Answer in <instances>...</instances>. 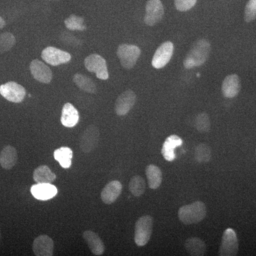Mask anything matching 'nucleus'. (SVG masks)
Listing matches in <instances>:
<instances>
[{
	"label": "nucleus",
	"mask_w": 256,
	"mask_h": 256,
	"mask_svg": "<svg viewBox=\"0 0 256 256\" xmlns=\"http://www.w3.org/2000/svg\"><path fill=\"white\" fill-rule=\"evenodd\" d=\"M194 156L195 159L198 162H208L212 159V149L206 144H200L195 149Z\"/></svg>",
	"instance_id": "obj_29"
},
{
	"label": "nucleus",
	"mask_w": 256,
	"mask_h": 256,
	"mask_svg": "<svg viewBox=\"0 0 256 256\" xmlns=\"http://www.w3.org/2000/svg\"><path fill=\"white\" fill-rule=\"evenodd\" d=\"M100 132L98 128L94 124L88 126L82 132L80 139V148L85 153H90L97 148L98 144Z\"/></svg>",
	"instance_id": "obj_9"
},
{
	"label": "nucleus",
	"mask_w": 256,
	"mask_h": 256,
	"mask_svg": "<svg viewBox=\"0 0 256 256\" xmlns=\"http://www.w3.org/2000/svg\"><path fill=\"white\" fill-rule=\"evenodd\" d=\"M137 101V96L132 90H128L118 97L114 104V110L119 116H124L130 112Z\"/></svg>",
	"instance_id": "obj_12"
},
{
	"label": "nucleus",
	"mask_w": 256,
	"mask_h": 256,
	"mask_svg": "<svg viewBox=\"0 0 256 256\" xmlns=\"http://www.w3.org/2000/svg\"></svg>",
	"instance_id": "obj_37"
},
{
	"label": "nucleus",
	"mask_w": 256,
	"mask_h": 256,
	"mask_svg": "<svg viewBox=\"0 0 256 256\" xmlns=\"http://www.w3.org/2000/svg\"><path fill=\"white\" fill-rule=\"evenodd\" d=\"M256 18V0H249L245 8L244 20L246 22H252Z\"/></svg>",
	"instance_id": "obj_32"
},
{
	"label": "nucleus",
	"mask_w": 256,
	"mask_h": 256,
	"mask_svg": "<svg viewBox=\"0 0 256 256\" xmlns=\"http://www.w3.org/2000/svg\"><path fill=\"white\" fill-rule=\"evenodd\" d=\"M197 0H174V6L180 12H186L196 4Z\"/></svg>",
	"instance_id": "obj_34"
},
{
	"label": "nucleus",
	"mask_w": 256,
	"mask_h": 256,
	"mask_svg": "<svg viewBox=\"0 0 256 256\" xmlns=\"http://www.w3.org/2000/svg\"><path fill=\"white\" fill-rule=\"evenodd\" d=\"M30 72L34 78L42 84H50L53 78V74L50 67L38 60H32L30 66Z\"/></svg>",
	"instance_id": "obj_13"
},
{
	"label": "nucleus",
	"mask_w": 256,
	"mask_h": 256,
	"mask_svg": "<svg viewBox=\"0 0 256 256\" xmlns=\"http://www.w3.org/2000/svg\"><path fill=\"white\" fill-rule=\"evenodd\" d=\"M33 178L36 184H52L55 181L56 175L46 165H42L35 169Z\"/></svg>",
	"instance_id": "obj_23"
},
{
	"label": "nucleus",
	"mask_w": 256,
	"mask_h": 256,
	"mask_svg": "<svg viewBox=\"0 0 256 256\" xmlns=\"http://www.w3.org/2000/svg\"><path fill=\"white\" fill-rule=\"evenodd\" d=\"M54 156L55 160L60 162V166L64 169H68L72 166L73 151L68 146H62L56 150Z\"/></svg>",
	"instance_id": "obj_26"
},
{
	"label": "nucleus",
	"mask_w": 256,
	"mask_h": 256,
	"mask_svg": "<svg viewBox=\"0 0 256 256\" xmlns=\"http://www.w3.org/2000/svg\"><path fill=\"white\" fill-rule=\"evenodd\" d=\"M84 64L88 72L96 74L98 78L104 80L109 78L107 63L105 58L101 56L92 54L85 58Z\"/></svg>",
	"instance_id": "obj_5"
},
{
	"label": "nucleus",
	"mask_w": 256,
	"mask_h": 256,
	"mask_svg": "<svg viewBox=\"0 0 256 256\" xmlns=\"http://www.w3.org/2000/svg\"><path fill=\"white\" fill-rule=\"evenodd\" d=\"M195 126L198 132L205 133L210 132V117L206 112H202L196 116Z\"/></svg>",
	"instance_id": "obj_31"
},
{
	"label": "nucleus",
	"mask_w": 256,
	"mask_h": 256,
	"mask_svg": "<svg viewBox=\"0 0 256 256\" xmlns=\"http://www.w3.org/2000/svg\"><path fill=\"white\" fill-rule=\"evenodd\" d=\"M74 82L84 92L89 94H96L97 92V86L92 78L82 74H76L73 77Z\"/></svg>",
	"instance_id": "obj_25"
},
{
	"label": "nucleus",
	"mask_w": 256,
	"mask_h": 256,
	"mask_svg": "<svg viewBox=\"0 0 256 256\" xmlns=\"http://www.w3.org/2000/svg\"><path fill=\"white\" fill-rule=\"evenodd\" d=\"M79 121V114L77 109L70 102H67L62 109L60 122L64 127L74 128Z\"/></svg>",
	"instance_id": "obj_19"
},
{
	"label": "nucleus",
	"mask_w": 256,
	"mask_h": 256,
	"mask_svg": "<svg viewBox=\"0 0 256 256\" xmlns=\"http://www.w3.org/2000/svg\"><path fill=\"white\" fill-rule=\"evenodd\" d=\"M5 24H6V23H5L4 18H2V16H0V30H2V28H4L5 26Z\"/></svg>",
	"instance_id": "obj_35"
},
{
	"label": "nucleus",
	"mask_w": 256,
	"mask_h": 256,
	"mask_svg": "<svg viewBox=\"0 0 256 256\" xmlns=\"http://www.w3.org/2000/svg\"><path fill=\"white\" fill-rule=\"evenodd\" d=\"M32 249L35 256H52L54 249V242L48 236L40 235L34 240Z\"/></svg>",
	"instance_id": "obj_14"
},
{
	"label": "nucleus",
	"mask_w": 256,
	"mask_h": 256,
	"mask_svg": "<svg viewBox=\"0 0 256 256\" xmlns=\"http://www.w3.org/2000/svg\"><path fill=\"white\" fill-rule=\"evenodd\" d=\"M185 249L190 256H204L206 252V244L197 237H192L185 242Z\"/></svg>",
	"instance_id": "obj_22"
},
{
	"label": "nucleus",
	"mask_w": 256,
	"mask_h": 256,
	"mask_svg": "<svg viewBox=\"0 0 256 256\" xmlns=\"http://www.w3.org/2000/svg\"><path fill=\"white\" fill-rule=\"evenodd\" d=\"M117 55L122 66L130 70L137 63L141 55V50L139 47L134 45L122 44L118 48Z\"/></svg>",
	"instance_id": "obj_4"
},
{
	"label": "nucleus",
	"mask_w": 256,
	"mask_h": 256,
	"mask_svg": "<svg viewBox=\"0 0 256 256\" xmlns=\"http://www.w3.org/2000/svg\"><path fill=\"white\" fill-rule=\"evenodd\" d=\"M18 152L14 146H8L0 152V165L4 170H11L18 162Z\"/></svg>",
	"instance_id": "obj_21"
},
{
	"label": "nucleus",
	"mask_w": 256,
	"mask_h": 256,
	"mask_svg": "<svg viewBox=\"0 0 256 256\" xmlns=\"http://www.w3.org/2000/svg\"><path fill=\"white\" fill-rule=\"evenodd\" d=\"M26 90L18 82H10L0 86V94L10 102L20 104L26 96Z\"/></svg>",
	"instance_id": "obj_7"
},
{
	"label": "nucleus",
	"mask_w": 256,
	"mask_h": 256,
	"mask_svg": "<svg viewBox=\"0 0 256 256\" xmlns=\"http://www.w3.org/2000/svg\"><path fill=\"white\" fill-rule=\"evenodd\" d=\"M146 10L144 22L148 26H154L164 16V6L160 0H148Z\"/></svg>",
	"instance_id": "obj_8"
},
{
	"label": "nucleus",
	"mask_w": 256,
	"mask_h": 256,
	"mask_svg": "<svg viewBox=\"0 0 256 256\" xmlns=\"http://www.w3.org/2000/svg\"><path fill=\"white\" fill-rule=\"evenodd\" d=\"M42 58L46 63L56 66L66 64L72 60V56L68 52H64L54 46H48L42 50Z\"/></svg>",
	"instance_id": "obj_10"
},
{
	"label": "nucleus",
	"mask_w": 256,
	"mask_h": 256,
	"mask_svg": "<svg viewBox=\"0 0 256 256\" xmlns=\"http://www.w3.org/2000/svg\"><path fill=\"white\" fill-rule=\"evenodd\" d=\"M240 88L242 84L238 76L236 74H230L227 76L222 82V94L227 98H233L238 95Z\"/></svg>",
	"instance_id": "obj_15"
},
{
	"label": "nucleus",
	"mask_w": 256,
	"mask_h": 256,
	"mask_svg": "<svg viewBox=\"0 0 256 256\" xmlns=\"http://www.w3.org/2000/svg\"><path fill=\"white\" fill-rule=\"evenodd\" d=\"M16 44V38L10 32H4L0 34V54L9 52Z\"/></svg>",
	"instance_id": "obj_30"
},
{
	"label": "nucleus",
	"mask_w": 256,
	"mask_h": 256,
	"mask_svg": "<svg viewBox=\"0 0 256 256\" xmlns=\"http://www.w3.org/2000/svg\"><path fill=\"white\" fill-rule=\"evenodd\" d=\"M153 218L151 216L144 215L137 220L134 228V242L140 247L144 246L152 233Z\"/></svg>",
	"instance_id": "obj_3"
},
{
	"label": "nucleus",
	"mask_w": 256,
	"mask_h": 256,
	"mask_svg": "<svg viewBox=\"0 0 256 256\" xmlns=\"http://www.w3.org/2000/svg\"><path fill=\"white\" fill-rule=\"evenodd\" d=\"M173 52L174 45L171 42H165L162 44L153 56L152 65L156 69L164 68L171 60Z\"/></svg>",
	"instance_id": "obj_11"
},
{
	"label": "nucleus",
	"mask_w": 256,
	"mask_h": 256,
	"mask_svg": "<svg viewBox=\"0 0 256 256\" xmlns=\"http://www.w3.org/2000/svg\"><path fill=\"white\" fill-rule=\"evenodd\" d=\"M48 1H60V0H48Z\"/></svg>",
	"instance_id": "obj_36"
},
{
	"label": "nucleus",
	"mask_w": 256,
	"mask_h": 256,
	"mask_svg": "<svg viewBox=\"0 0 256 256\" xmlns=\"http://www.w3.org/2000/svg\"><path fill=\"white\" fill-rule=\"evenodd\" d=\"M212 46L208 40L201 38L197 40L190 48L184 60V66L185 68L190 69L194 67L201 66L206 63L210 57Z\"/></svg>",
	"instance_id": "obj_1"
},
{
	"label": "nucleus",
	"mask_w": 256,
	"mask_h": 256,
	"mask_svg": "<svg viewBox=\"0 0 256 256\" xmlns=\"http://www.w3.org/2000/svg\"><path fill=\"white\" fill-rule=\"evenodd\" d=\"M31 193L36 200L46 201L54 198L58 191L52 184H36L32 186Z\"/></svg>",
	"instance_id": "obj_17"
},
{
	"label": "nucleus",
	"mask_w": 256,
	"mask_h": 256,
	"mask_svg": "<svg viewBox=\"0 0 256 256\" xmlns=\"http://www.w3.org/2000/svg\"><path fill=\"white\" fill-rule=\"evenodd\" d=\"M82 238L86 242L92 254L95 256H102L105 252V245L99 236L92 230H85Z\"/></svg>",
	"instance_id": "obj_18"
},
{
	"label": "nucleus",
	"mask_w": 256,
	"mask_h": 256,
	"mask_svg": "<svg viewBox=\"0 0 256 256\" xmlns=\"http://www.w3.org/2000/svg\"><path fill=\"white\" fill-rule=\"evenodd\" d=\"M146 184L144 178L140 175H136L131 178L129 183V190L133 196L140 197L146 192Z\"/></svg>",
	"instance_id": "obj_27"
},
{
	"label": "nucleus",
	"mask_w": 256,
	"mask_h": 256,
	"mask_svg": "<svg viewBox=\"0 0 256 256\" xmlns=\"http://www.w3.org/2000/svg\"><path fill=\"white\" fill-rule=\"evenodd\" d=\"M122 184L118 180L110 182L106 185L101 192V200L106 204L114 203L122 192Z\"/></svg>",
	"instance_id": "obj_16"
},
{
	"label": "nucleus",
	"mask_w": 256,
	"mask_h": 256,
	"mask_svg": "<svg viewBox=\"0 0 256 256\" xmlns=\"http://www.w3.org/2000/svg\"><path fill=\"white\" fill-rule=\"evenodd\" d=\"M238 240L236 233L232 228H227L222 236V244L218 250L220 256H235L238 252Z\"/></svg>",
	"instance_id": "obj_6"
},
{
	"label": "nucleus",
	"mask_w": 256,
	"mask_h": 256,
	"mask_svg": "<svg viewBox=\"0 0 256 256\" xmlns=\"http://www.w3.org/2000/svg\"><path fill=\"white\" fill-rule=\"evenodd\" d=\"M183 141L178 136L172 134L166 138L162 148V154L166 161H173L176 158L174 149L182 144Z\"/></svg>",
	"instance_id": "obj_20"
},
{
	"label": "nucleus",
	"mask_w": 256,
	"mask_h": 256,
	"mask_svg": "<svg viewBox=\"0 0 256 256\" xmlns=\"http://www.w3.org/2000/svg\"><path fill=\"white\" fill-rule=\"evenodd\" d=\"M66 28L72 31H85L86 26L84 24V18L75 14H72L64 21Z\"/></svg>",
	"instance_id": "obj_28"
},
{
	"label": "nucleus",
	"mask_w": 256,
	"mask_h": 256,
	"mask_svg": "<svg viewBox=\"0 0 256 256\" xmlns=\"http://www.w3.org/2000/svg\"><path fill=\"white\" fill-rule=\"evenodd\" d=\"M60 40L68 46H80L82 44V40H78V38L68 32H62L60 36Z\"/></svg>",
	"instance_id": "obj_33"
},
{
	"label": "nucleus",
	"mask_w": 256,
	"mask_h": 256,
	"mask_svg": "<svg viewBox=\"0 0 256 256\" xmlns=\"http://www.w3.org/2000/svg\"><path fill=\"white\" fill-rule=\"evenodd\" d=\"M146 172L150 188L156 190L160 188L162 182V173L160 168L156 165L150 164L146 166Z\"/></svg>",
	"instance_id": "obj_24"
},
{
	"label": "nucleus",
	"mask_w": 256,
	"mask_h": 256,
	"mask_svg": "<svg viewBox=\"0 0 256 256\" xmlns=\"http://www.w3.org/2000/svg\"><path fill=\"white\" fill-rule=\"evenodd\" d=\"M206 216V205L201 201L180 207L178 210V218L186 225L200 223L204 220Z\"/></svg>",
	"instance_id": "obj_2"
}]
</instances>
